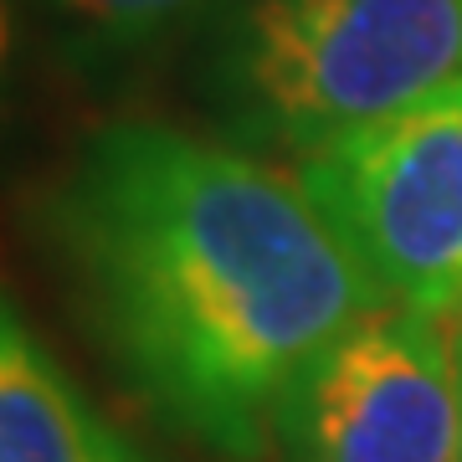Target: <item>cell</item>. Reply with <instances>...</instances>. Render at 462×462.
I'll return each instance as SVG.
<instances>
[{
	"instance_id": "cell-1",
	"label": "cell",
	"mask_w": 462,
	"mask_h": 462,
	"mask_svg": "<svg viewBox=\"0 0 462 462\" xmlns=\"http://www.w3.org/2000/svg\"><path fill=\"white\" fill-rule=\"evenodd\" d=\"M36 226L124 385L226 462L267 457L298 370L391 303L298 175L154 118L88 134Z\"/></svg>"
},
{
	"instance_id": "cell-2",
	"label": "cell",
	"mask_w": 462,
	"mask_h": 462,
	"mask_svg": "<svg viewBox=\"0 0 462 462\" xmlns=\"http://www.w3.org/2000/svg\"><path fill=\"white\" fill-rule=\"evenodd\" d=\"M462 83V0H216L196 88L216 129L309 160Z\"/></svg>"
},
{
	"instance_id": "cell-3",
	"label": "cell",
	"mask_w": 462,
	"mask_h": 462,
	"mask_svg": "<svg viewBox=\"0 0 462 462\" xmlns=\"http://www.w3.org/2000/svg\"><path fill=\"white\" fill-rule=\"evenodd\" d=\"M298 185L391 303L462 314V83L298 160Z\"/></svg>"
},
{
	"instance_id": "cell-4",
	"label": "cell",
	"mask_w": 462,
	"mask_h": 462,
	"mask_svg": "<svg viewBox=\"0 0 462 462\" xmlns=\"http://www.w3.org/2000/svg\"><path fill=\"white\" fill-rule=\"evenodd\" d=\"M282 462H457L452 319L385 303L298 370L278 401Z\"/></svg>"
},
{
	"instance_id": "cell-5",
	"label": "cell",
	"mask_w": 462,
	"mask_h": 462,
	"mask_svg": "<svg viewBox=\"0 0 462 462\" xmlns=\"http://www.w3.org/2000/svg\"><path fill=\"white\" fill-rule=\"evenodd\" d=\"M0 462H144L0 293Z\"/></svg>"
},
{
	"instance_id": "cell-6",
	"label": "cell",
	"mask_w": 462,
	"mask_h": 462,
	"mask_svg": "<svg viewBox=\"0 0 462 462\" xmlns=\"http://www.w3.org/2000/svg\"><path fill=\"white\" fill-rule=\"evenodd\" d=\"M211 5L216 0H47V11L62 21V36L83 62L134 57L185 21H206Z\"/></svg>"
},
{
	"instance_id": "cell-7",
	"label": "cell",
	"mask_w": 462,
	"mask_h": 462,
	"mask_svg": "<svg viewBox=\"0 0 462 462\" xmlns=\"http://www.w3.org/2000/svg\"><path fill=\"white\" fill-rule=\"evenodd\" d=\"M11 78H16V16H11V0H0V114L11 98Z\"/></svg>"
},
{
	"instance_id": "cell-8",
	"label": "cell",
	"mask_w": 462,
	"mask_h": 462,
	"mask_svg": "<svg viewBox=\"0 0 462 462\" xmlns=\"http://www.w3.org/2000/svg\"><path fill=\"white\" fill-rule=\"evenodd\" d=\"M452 370H457V462H462V314L452 319Z\"/></svg>"
}]
</instances>
